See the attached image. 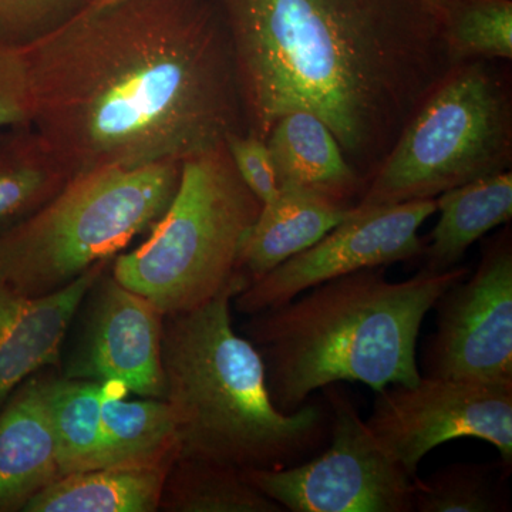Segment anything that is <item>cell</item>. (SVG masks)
I'll return each mask as SVG.
<instances>
[{
    "label": "cell",
    "mask_w": 512,
    "mask_h": 512,
    "mask_svg": "<svg viewBox=\"0 0 512 512\" xmlns=\"http://www.w3.org/2000/svg\"><path fill=\"white\" fill-rule=\"evenodd\" d=\"M23 50L32 128L72 177L184 161L247 130L215 0H87Z\"/></svg>",
    "instance_id": "1"
},
{
    "label": "cell",
    "mask_w": 512,
    "mask_h": 512,
    "mask_svg": "<svg viewBox=\"0 0 512 512\" xmlns=\"http://www.w3.org/2000/svg\"><path fill=\"white\" fill-rule=\"evenodd\" d=\"M247 131L315 114L369 183L421 101L451 67L421 0H217Z\"/></svg>",
    "instance_id": "2"
},
{
    "label": "cell",
    "mask_w": 512,
    "mask_h": 512,
    "mask_svg": "<svg viewBox=\"0 0 512 512\" xmlns=\"http://www.w3.org/2000/svg\"><path fill=\"white\" fill-rule=\"evenodd\" d=\"M467 275L456 266L392 282L377 266L251 315L244 332L264 359L272 402L293 413L329 384L359 382L376 393L413 386L421 379L416 348L423 320Z\"/></svg>",
    "instance_id": "3"
},
{
    "label": "cell",
    "mask_w": 512,
    "mask_h": 512,
    "mask_svg": "<svg viewBox=\"0 0 512 512\" xmlns=\"http://www.w3.org/2000/svg\"><path fill=\"white\" fill-rule=\"evenodd\" d=\"M247 286L237 274L211 301L164 316V400L174 416L178 458L239 470L295 466L328 437V406L305 403L284 413L272 402L261 353L232 325L231 302Z\"/></svg>",
    "instance_id": "4"
},
{
    "label": "cell",
    "mask_w": 512,
    "mask_h": 512,
    "mask_svg": "<svg viewBox=\"0 0 512 512\" xmlns=\"http://www.w3.org/2000/svg\"><path fill=\"white\" fill-rule=\"evenodd\" d=\"M183 161L101 167L0 235V282L25 296L59 291L150 231L173 201Z\"/></svg>",
    "instance_id": "5"
},
{
    "label": "cell",
    "mask_w": 512,
    "mask_h": 512,
    "mask_svg": "<svg viewBox=\"0 0 512 512\" xmlns=\"http://www.w3.org/2000/svg\"><path fill=\"white\" fill-rule=\"evenodd\" d=\"M261 205L225 144L187 158L170 207L143 244L114 256L111 275L164 316L198 308L237 276Z\"/></svg>",
    "instance_id": "6"
},
{
    "label": "cell",
    "mask_w": 512,
    "mask_h": 512,
    "mask_svg": "<svg viewBox=\"0 0 512 512\" xmlns=\"http://www.w3.org/2000/svg\"><path fill=\"white\" fill-rule=\"evenodd\" d=\"M511 158L507 83L485 60L454 64L414 111L356 205L431 200L507 171Z\"/></svg>",
    "instance_id": "7"
},
{
    "label": "cell",
    "mask_w": 512,
    "mask_h": 512,
    "mask_svg": "<svg viewBox=\"0 0 512 512\" xmlns=\"http://www.w3.org/2000/svg\"><path fill=\"white\" fill-rule=\"evenodd\" d=\"M330 446L306 463L242 470L249 484L292 512H412L414 480L357 413L338 383L323 387Z\"/></svg>",
    "instance_id": "8"
},
{
    "label": "cell",
    "mask_w": 512,
    "mask_h": 512,
    "mask_svg": "<svg viewBox=\"0 0 512 512\" xmlns=\"http://www.w3.org/2000/svg\"><path fill=\"white\" fill-rule=\"evenodd\" d=\"M384 446L416 477L426 454L458 439L487 441L512 467V384L421 376L413 386L377 392L366 420Z\"/></svg>",
    "instance_id": "9"
},
{
    "label": "cell",
    "mask_w": 512,
    "mask_h": 512,
    "mask_svg": "<svg viewBox=\"0 0 512 512\" xmlns=\"http://www.w3.org/2000/svg\"><path fill=\"white\" fill-rule=\"evenodd\" d=\"M436 332L423 350L424 376L512 384V247L500 235L480 264L440 296Z\"/></svg>",
    "instance_id": "10"
},
{
    "label": "cell",
    "mask_w": 512,
    "mask_h": 512,
    "mask_svg": "<svg viewBox=\"0 0 512 512\" xmlns=\"http://www.w3.org/2000/svg\"><path fill=\"white\" fill-rule=\"evenodd\" d=\"M436 212V198L373 207L355 205L348 217L315 245L239 292L235 306L245 315H255L284 305L330 279L419 258L426 247L420 228Z\"/></svg>",
    "instance_id": "11"
},
{
    "label": "cell",
    "mask_w": 512,
    "mask_h": 512,
    "mask_svg": "<svg viewBox=\"0 0 512 512\" xmlns=\"http://www.w3.org/2000/svg\"><path fill=\"white\" fill-rule=\"evenodd\" d=\"M87 298L86 326L66 377L120 384L138 396L164 399L163 312L106 272Z\"/></svg>",
    "instance_id": "12"
},
{
    "label": "cell",
    "mask_w": 512,
    "mask_h": 512,
    "mask_svg": "<svg viewBox=\"0 0 512 512\" xmlns=\"http://www.w3.org/2000/svg\"><path fill=\"white\" fill-rule=\"evenodd\" d=\"M113 259L47 295H20L0 282V407L20 384L59 360L74 315Z\"/></svg>",
    "instance_id": "13"
},
{
    "label": "cell",
    "mask_w": 512,
    "mask_h": 512,
    "mask_svg": "<svg viewBox=\"0 0 512 512\" xmlns=\"http://www.w3.org/2000/svg\"><path fill=\"white\" fill-rule=\"evenodd\" d=\"M60 477L43 377L35 375L0 407V512L23 511Z\"/></svg>",
    "instance_id": "14"
},
{
    "label": "cell",
    "mask_w": 512,
    "mask_h": 512,
    "mask_svg": "<svg viewBox=\"0 0 512 512\" xmlns=\"http://www.w3.org/2000/svg\"><path fill=\"white\" fill-rule=\"evenodd\" d=\"M353 205L295 185H281L261 205L239 254L237 274L254 284L276 266L311 248L345 220Z\"/></svg>",
    "instance_id": "15"
},
{
    "label": "cell",
    "mask_w": 512,
    "mask_h": 512,
    "mask_svg": "<svg viewBox=\"0 0 512 512\" xmlns=\"http://www.w3.org/2000/svg\"><path fill=\"white\" fill-rule=\"evenodd\" d=\"M281 185H295L355 205L367 183L350 165L335 134L308 111L276 121L265 138Z\"/></svg>",
    "instance_id": "16"
},
{
    "label": "cell",
    "mask_w": 512,
    "mask_h": 512,
    "mask_svg": "<svg viewBox=\"0 0 512 512\" xmlns=\"http://www.w3.org/2000/svg\"><path fill=\"white\" fill-rule=\"evenodd\" d=\"M439 221L424 247L431 274L460 264L467 249L512 217V174L503 171L443 192L436 198Z\"/></svg>",
    "instance_id": "17"
},
{
    "label": "cell",
    "mask_w": 512,
    "mask_h": 512,
    "mask_svg": "<svg viewBox=\"0 0 512 512\" xmlns=\"http://www.w3.org/2000/svg\"><path fill=\"white\" fill-rule=\"evenodd\" d=\"M170 468L101 467L64 474L30 498L25 512H154Z\"/></svg>",
    "instance_id": "18"
},
{
    "label": "cell",
    "mask_w": 512,
    "mask_h": 512,
    "mask_svg": "<svg viewBox=\"0 0 512 512\" xmlns=\"http://www.w3.org/2000/svg\"><path fill=\"white\" fill-rule=\"evenodd\" d=\"M116 390L101 409V467L171 468L180 456L177 429L170 404L143 397L126 400Z\"/></svg>",
    "instance_id": "19"
},
{
    "label": "cell",
    "mask_w": 512,
    "mask_h": 512,
    "mask_svg": "<svg viewBox=\"0 0 512 512\" xmlns=\"http://www.w3.org/2000/svg\"><path fill=\"white\" fill-rule=\"evenodd\" d=\"M70 178L32 126L0 133V235L56 197Z\"/></svg>",
    "instance_id": "20"
},
{
    "label": "cell",
    "mask_w": 512,
    "mask_h": 512,
    "mask_svg": "<svg viewBox=\"0 0 512 512\" xmlns=\"http://www.w3.org/2000/svg\"><path fill=\"white\" fill-rule=\"evenodd\" d=\"M43 389L62 476L97 468L104 400L116 390L126 389L120 384L69 377L47 380L43 377Z\"/></svg>",
    "instance_id": "21"
},
{
    "label": "cell",
    "mask_w": 512,
    "mask_h": 512,
    "mask_svg": "<svg viewBox=\"0 0 512 512\" xmlns=\"http://www.w3.org/2000/svg\"><path fill=\"white\" fill-rule=\"evenodd\" d=\"M160 510L170 512H282L249 484L242 470L217 461L178 458L165 477Z\"/></svg>",
    "instance_id": "22"
},
{
    "label": "cell",
    "mask_w": 512,
    "mask_h": 512,
    "mask_svg": "<svg viewBox=\"0 0 512 512\" xmlns=\"http://www.w3.org/2000/svg\"><path fill=\"white\" fill-rule=\"evenodd\" d=\"M441 29L451 66L471 60H511V0H448Z\"/></svg>",
    "instance_id": "23"
},
{
    "label": "cell",
    "mask_w": 512,
    "mask_h": 512,
    "mask_svg": "<svg viewBox=\"0 0 512 512\" xmlns=\"http://www.w3.org/2000/svg\"><path fill=\"white\" fill-rule=\"evenodd\" d=\"M495 464L456 463L414 480L417 512H503L510 510L498 485Z\"/></svg>",
    "instance_id": "24"
},
{
    "label": "cell",
    "mask_w": 512,
    "mask_h": 512,
    "mask_svg": "<svg viewBox=\"0 0 512 512\" xmlns=\"http://www.w3.org/2000/svg\"><path fill=\"white\" fill-rule=\"evenodd\" d=\"M87 0H0V43L28 47L72 18Z\"/></svg>",
    "instance_id": "25"
},
{
    "label": "cell",
    "mask_w": 512,
    "mask_h": 512,
    "mask_svg": "<svg viewBox=\"0 0 512 512\" xmlns=\"http://www.w3.org/2000/svg\"><path fill=\"white\" fill-rule=\"evenodd\" d=\"M33 93L23 47L0 43V133L32 126Z\"/></svg>",
    "instance_id": "26"
},
{
    "label": "cell",
    "mask_w": 512,
    "mask_h": 512,
    "mask_svg": "<svg viewBox=\"0 0 512 512\" xmlns=\"http://www.w3.org/2000/svg\"><path fill=\"white\" fill-rule=\"evenodd\" d=\"M225 147L239 177L259 202L274 200L279 184L266 140L251 131H239L229 134Z\"/></svg>",
    "instance_id": "27"
},
{
    "label": "cell",
    "mask_w": 512,
    "mask_h": 512,
    "mask_svg": "<svg viewBox=\"0 0 512 512\" xmlns=\"http://www.w3.org/2000/svg\"><path fill=\"white\" fill-rule=\"evenodd\" d=\"M421 2L424 3V6H426V8L429 9L430 12L433 13V15L436 16V18L439 19L441 23V19H443L444 10H446L448 0H421Z\"/></svg>",
    "instance_id": "28"
}]
</instances>
